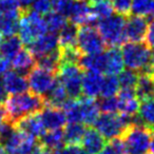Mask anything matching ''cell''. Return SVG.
Here are the masks:
<instances>
[{
  "mask_svg": "<svg viewBox=\"0 0 154 154\" xmlns=\"http://www.w3.org/2000/svg\"><path fill=\"white\" fill-rule=\"evenodd\" d=\"M99 111L103 113H116L117 112V98L116 96L113 97H101L100 100L97 101Z\"/></svg>",
  "mask_w": 154,
  "mask_h": 154,
  "instance_id": "obj_39",
  "label": "cell"
},
{
  "mask_svg": "<svg viewBox=\"0 0 154 154\" xmlns=\"http://www.w3.org/2000/svg\"><path fill=\"white\" fill-rule=\"evenodd\" d=\"M22 49V42L16 35L8 37L5 40L1 41L0 43V56L9 59H11Z\"/></svg>",
  "mask_w": 154,
  "mask_h": 154,
  "instance_id": "obj_32",
  "label": "cell"
},
{
  "mask_svg": "<svg viewBox=\"0 0 154 154\" xmlns=\"http://www.w3.org/2000/svg\"><path fill=\"white\" fill-rule=\"evenodd\" d=\"M68 154H88L86 151L84 150V148L79 147L78 145H71L66 147Z\"/></svg>",
  "mask_w": 154,
  "mask_h": 154,
  "instance_id": "obj_48",
  "label": "cell"
},
{
  "mask_svg": "<svg viewBox=\"0 0 154 154\" xmlns=\"http://www.w3.org/2000/svg\"><path fill=\"white\" fill-rule=\"evenodd\" d=\"M120 51L124 64L129 70L143 73L149 64L151 51L146 43L127 42L122 45Z\"/></svg>",
  "mask_w": 154,
  "mask_h": 154,
  "instance_id": "obj_6",
  "label": "cell"
},
{
  "mask_svg": "<svg viewBox=\"0 0 154 154\" xmlns=\"http://www.w3.org/2000/svg\"><path fill=\"white\" fill-rule=\"evenodd\" d=\"M40 118L45 130H57L66 126V118L62 109L45 106L40 112Z\"/></svg>",
  "mask_w": 154,
  "mask_h": 154,
  "instance_id": "obj_15",
  "label": "cell"
},
{
  "mask_svg": "<svg viewBox=\"0 0 154 154\" xmlns=\"http://www.w3.org/2000/svg\"><path fill=\"white\" fill-rule=\"evenodd\" d=\"M39 143L42 145L45 148L49 150H58L60 148H63V132L62 129L52 130L49 132H45L42 136L39 138Z\"/></svg>",
  "mask_w": 154,
  "mask_h": 154,
  "instance_id": "obj_29",
  "label": "cell"
},
{
  "mask_svg": "<svg viewBox=\"0 0 154 154\" xmlns=\"http://www.w3.org/2000/svg\"><path fill=\"white\" fill-rule=\"evenodd\" d=\"M76 47L82 55L101 53L107 49L105 41L94 26H78Z\"/></svg>",
  "mask_w": 154,
  "mask_h": 154,
  "instance_id": "obj_8",
  "label": "cell"
},
{
  "mask_svg": "<svg viewBox=\"0 0 154 154\" xmlns=\"http://www.w3.org/2000/svg\"><path fill=\"white\" fill-rule=\"evenodd\" d=\"M56 79L57 75L55 73L48 72L38 66H34L26 75L28 86L31 92L41 97L49 92L50 89L55 84Z\"/></svg>",
  "mask_w": 154,
  "mask_h": 154,
  "instance_id": "obj_9",
  "label": "cell"
},
{
  "mask_svg": "<svg viewBox=\"0 0 154 154\" xmlns=\"http://www.w3.org/2000/svg\"><path fill=\"white\" fill-rule=\"evenodd\" d=\"M146 19H147V20H150V21H153V20H154V0H152L151 8H150L149 14L147 15Z\"/></svg>",
  "mask_w": 154,
  "mask_h": 154,
  "instance_id": "obj_51",
  "label": "cell"
},
{
  "mask_svg": "<svg viewBox=\"0 0 154 154\" xmlns=\"http://www.w3.org/2000/svg\"><path fill=\"white\" fill-rule=\"evenodd\" d=\"M134 115L128 116L116 113H103L93 124L94 129L98 131L106 139L120 137L128 127L133 125Z\"/></svg>",
  "mask_w": 154,
  "mask_h": 154,
  "instance_id": "obj_5",
  "label": "cell"
},
{
  "mask_svg": "<svg viewBox=\"0 0 154 154\" xmlns=\"http://www.w3.org/2000/svg\"><path fill=\"white\" fill-rule=\"evenodd\" d=\"M11 66V61L9 59L0 56V76L5 75L7 72H9Z\"/></svg>",
  "mask_w": 154,
  "mask_h": 154,
  "instance_id": "obj_45",
  "label": "cell"
},
{
  "mask_svg": "<svg viewBox=\"0 0 154 154\" xmlns=\"http://www.w3.org/2000/svg\"><path fill=\"white\" fill-rule=\"evenodd\" d=\"M151 5L152 0H131V13L146 18L149 14Z\"/></svg>",
  "mask_w": 154,
  "mask_h": 154,
  "instance_id": "obj_37",
  "label": "cell"
},
{
  "mask_svg": "<svg viewBox=\"0 0 154 154\" xmlns=\"http://www.w3.org/2000/svg\"><path fill=\"white\" fill-rule=\"evenodd\" d=\"M1 41H2V34L0 32V43H1Z\"/></svg>",
  "mask_w": 154,
  "mask_h": 154,
  "instance_id": "obj_56",
  "label": "cell"
},
{
  "mask_svg": "<svg viewBox=\"0 0 154 154\" xmlns=\"http://www.w3.org/2000/svg\"><path fill=\"white\" fill-rule=\"evenodd\" d=\"M30 10L40 16H45L52 12V1L51 0H34L31 5Z\"/></svg>",
  "mask_w": 154,
  "mask_h": 154,
  "instance_id": "obj_40",
  "label": "cell"
},
{
  "mask_svg": "<svg viewBox=\"0 0 154 154\" xmlns=\"http://www.w3.org/2000/svg\"><path fill=\"white\" fill-rule=\"evenodd\" d=\"M134 92L139 101H145L154 97L153 79L143 73H139V77L136 86H135Z\"/></svg>",
  "mask_w": 154,
  "mask_h": 154,
  "instance_id": "obj_28",
  "label": "cell"
},
{
  "mask_svg": "<svg viewBox=\"0 0 154 154\" xmlns=\"http://www.w3.org/2000/svg\"><path fill=\"white\" fill-rule=\"evenodd\" d=\"M2 82L8 93H11L13 95L24 93L29 89L26 77L16 71H9L5 75H2Z\"/></svg>",
  "mask_w": 154,
  "mask_h": 154,
  "instance_id": "obj_20",
  "label": "cell"
},
{
  "mask_svg": "<svg viewBox=\"0 0 154 154\" xmlns=\"http://www.w3.org/2000/svg\"><path fill=\"white\" fill-rule=\"evenodd\" d=\"M108 145L112 149V151L114 152V154H126L125 143L122 141V137H115V138L110 139V143Z\"/></svg>",
  "mask_w": 154,
  "mask_h": 154,
  "instance_id": "obj_43",
  "label": "cell"
},
{
  "mask_svg": "<svg viewBox=\"0 0 154 154\" xmlns=\"http://www.w3.org/2000/svg\"><path fill=\"white\" fill-rule=\"evenodd\" d=\"M5 106L7 120L14 125L24 116L40 112L45 107V103L43 97L32 92H24L8 98Z\"/></svg>",
  "mask_w": 154,
  "mask_h": 154,
  "instance_id": "obj_1",
  "label": "cell"
},
{
  "mask_svg": "<svg viewBox=\"0 0 154 154\" xmlns=\"http://www.w3.org/2000/svg\"><path fill=\"white\" fill-rule=\"evenodd\" d=\"M0 154H10L2 145H0Z\"/></svg>",
  "mask_w": 154,
  "mask_h": 154,
  "instance_id": "obj_54",
  "label": "cell"
},
{
  "mask_svg": "<svg viewBox=\"0 0 154 154\" xmlns=\"http://www.w3.org/2000/svg\"><path fill=\"white\" fill-rule=\"evenodd\" d=\"M13 126L15 129L22 131V132L35 137L36 139H39L45 133V129L41 122L39 112L20 118Z\"/></svg>",
  "mask_w": 154,
  "mask_h": 154,
  "instance_id": "obj_13",
  "label": "cell"
},
{
  "mask_svg": "<svg viewBox=\"0 0 154 154\" xmlns=\"http://www.w3.org/2000/svg\"><path fill=\"white\" fill-rule=\"evenodd\" d=\"M75 1H84V0H75Z\"/></svg>",
  "mask_w": 154,
  "mask_h": 154,
  "instance_id": "obj_58",
  "label": "cell"
},
{
  "mask_svg": "<svg viewBox=\"0 0 154 154\" xmlns=\"http://www.w3.org/2000/svg\"><path fill=\"white\" fill-rule=\"evenodd\" d=\"M153 131L143 125H131L122 137L126 154H147L151 146Z\"/></svg>",
  "mask_w": 154,
  "mask_h": 154,
  "instance_id": "obj_3",
  "label": "cell"
},
{
  "mask_svg": "<svg viewBox=\"0 0 154 154\" xmlns=\"http://www.w3.org/2000/svg\"><path fill=\"white\" fill-rule=\"evenodd\" d=\"M15 1L19 5L21 10H26V9H30L31 5L33 3L34 0H15Z\"/></svg>",
  "mask_w": 154,
  "mask_h": 154,
  "instance_id": "obj_50",
  "label": "cell"
},
{
  "mask_svg": "<svg viewBox=\"0 0 154 154\" xmlns=\"http://www.w3.org/2000/svg\"><path fill=\"white\" fill-rule=\"evenodd\" d=\"M8 91L5 89V85H3L2 78H0V106H5V101L8 100Z\"/></svg>",
  "mask_w": 154,
  "mask_h": 154,
  "instance_id": "obj_47",
  "label": "cell"
},
{
  "mask_svg": "<svg viewBox=\"0 0 154 154\" xmlns=\"http://www.w3.org/2000/svg\"><path fill=\"white\" fill-rule=\"evenodd\" d=\"M86 126L80 122H69L63 127V141L64 145H79L86 132Z\"/></svg>",
  "mask_w": 154,
  "mask_h": 154,
  "instance_id": "obj_26",
  "label": "cell"
},
{
  "mask_svg": "<svg viewBox=\"0 0 154 154\" xmlns=\"http://www.w3.org/2000/svg\"><path fill=\"white\" fill-rule=\"evenodd\" d=\"M78 66L82 71H93V72L105 73V54L103 52L97 54H87L82 55L78 61Z\"/></svg>",
  "mask_w": 154,
  "mask_h": 154,
  "instance_id": "obj_25",
  "label": "cell"
},
{
  "mask_svg": "<svg viewBox=\"0 0 154 154\" xmlns=\"http://www.w3.org/2000/svg\"><path fill=\"white\" fill-rule=\"evenodd\" d=\"M7 119V113H5V109L3 108V106H0V122L1 120Z\"/></svg>",
  "mask_w": 154,
  "mask_h": 154,
  "instance_id": "obj_53",
  "label": "cell"
},
{
  "mask_svg": "<svg viewBox=\"0 0 154 154\" xmlns=\"http://www.w3.org/2000/svg\"><path fill=\"white\" fill-rule=\"evenodd\" d=\"M45 23H47V29L49 33L53 34H58L59 31L66 24L68 20L64 16L60 15L55 12H51L48 15H45Z\"/></svg>",
  "mask_w": 154,
  "mask_h": 154,
  "instance_id": "obj_35",
  "label": "cell"
},
{
  "mask_svg": "<svg viewBox=\"0 0 154 154\" xmlns=\"http://www.w3.org/2000/svg\"><path fill=\"white\" fill-rule=\"evenodd\" d=\"M22 10L14 11L11 13H0V32L7 37L14 36L18 33L19 19Z\"/></svg>",
  "mask_w": 154,
  "mask_h": 154,
  "instance_id": "obj_23",
  "label": "cell"
},
{
  "mask_svg": "<svg viewBox=\"0 0 154 154\" xmlns=\"http://www.w3.org/2000/svg\"><path fill=\"white\" fill-rule=\"evenodd\" d=\"M143 74L148 75L151 78H154V50L151 52V56H150V61L146 70L143 71Z\"/></svg>",
  "mask_w": 154,
  "mask_h": 154,
  "instance_id": "obj_46",
  "label": "cell"
},
{
  "mask_svg": "<svg viewBox=\"0 0 154 154\" xmlns=\"http://www.w3.org/2000/svg\"><path fill=\"white\" fill-rule=\"evenodd\" d=\"M88 2V1H87ZM92 10L93 15L97 19V21L103 18H107L113 14V8L111 5V0H97L88 2Z\"/></svg>",
  "mask_w": 154,
  "mask_h": 154,
  "instance_id": "obj_33",
  "label": "cell"
},
{
  "mask_svg": "<svg viewBox=\"0 0 154 154\" xmlns=\"http://www.w3.org/2000/svg\"><path fill=\"white\" fill-rule=\"evenodd\" d=\"M105 54V74L116 75L124 70V60L119 47H112L103 51Z\"/></svg>",
  "mask_w": 154,
  "mask_h": 154,
  "instance_id": "obj_21",
  "label": "cell"
},
{
  "mask_svg": "<svg viewBox=\"0 0 154 154\" xmlns=\"http://www.w3.org/2000/svg\"><path fill=\"white\" fill-rule=\"evenodd\" d=\"M117 111L119 114L133 116L137 113L139 100L135 95L134 90H119L117 95Z\"/></svg>",
  "mask_w": 154,
  "mask_h": 154,
  "instance_id": "obj_17",
  "label": "cell"
},
{
  "mask_svg": "<svg viewBox=\"0 0 154 154\" xmlns=\"http://www.w3.org/2000/svg\"><path fill=\"white\" fill-rule=\"evenodd\" d=\"M103 76L101 73L93 71H85L82 73V92L86 97L96 98L100 95V89L103 85Z\"/></svg>",
  "mask_w": 154,
  "mask_h": 154,
  "instance_id": "obj_16",
  "label": "cell"
},
{
  "mask_svg": "<svg viewBox=\"0 0 154 154\" xmlns=\"http://www.w3.org/2000/svg\"><path fill=\"white\" fill-rule=\"evenodd\" d=\"M78 26L68 21L57 34L59 47H76Z\"/></svg>",
  "mask_w": 154,
  "mask_h": 154,
  "instance_id": "obj_30",
  "label": "cell"
},
{
  "mask_svg": "<svg viewBox=\"0 0 154 154\" xmlns=\"http://www.w3.org/2000/svg\"><path fill=\"white\" fill-rule=\"evenodd\" d=\"M120 90L119 82L116 75H107L103 77V85L100 89V96L101 97H113L118 94Z\"/></svg>",
  "mask_w": 154,
  "mask_h": 154,
  "instance_id": "obj_34",
  "label": "cell"
},
{
  "mask_svg": "<svg viewBox=\"0 0 154 154\" xmlns=\"http://www.w3.org/2000/svg\"><path fill=\"white\" fill-rule=\"evenodd\" d=\"M145 39H146V45L149 48L154 49V20L150 22V24L148 26Z\"/></svg>",
  "mask_w": 154,
  "mask_h": 154,
  "instance_id": "obj_44",
  "label": "cell"
},
{
  "mask_svg": "<svg viewBox=\"0 0 154 154\" xmlns=\"http://www.w3.org/2000/svg\"><path fill=\"white\" fill-rule=\"evenodd\" d=\"M31 154H53V151H52V150L47 149V148H45L42 145H40L39 141H38V145L36 146V148L33 150Z\"/></svg>",
  "mask_w": 154,
  "mask_h": 154,
  "instance_id": "obj_49",
  "label": "cell"
},
{
  "mask_svg": "<svg viewBox=\"0 0 154 154\" xmlns=\"http://www.w3.org/2000/svg\"><path fill=\"white\" fill-rule=\"evenodd\" d=\"M136 115L143 126L154 132V97L141 101Z\"/></svg>",
  "mask_w": 154,
  "mask_h": 154,
  "instance_id": "obj_27",
  "label": "cell"
},
{
  "mask_svg": "<svg viewBox=\"0 0 154 154\" xmlns=\"http://www.w3.org/2000/svg\"><path fill=\"white\" fill-rule=\"evenodd\" d=\"M148 20L140 16H129L125 24L126 40L130 42H141L145 39L148 29Z\"/></svg>",
  "mask_w": 154,
  "mask_h": 154,
  "instance_id": "obj_11",
  "label": "cell"
},
{
  "mask_svg": "<svg viewBox=\"0 0 154 154\" xmlns=\"http://www.w3.org/2000/svg\"><path fill=\"white\" fill-rule=\"evenodd\" d=\"M147 154H154V153H147Z\"/></svg>",
  "mask_w": 154,
  "mask_h": 154,
  "instance_id": "obj_59",
  "label": "cell"
},
{
  "mask_svg": "<svg viewBox=\"0 0 154 154\" xmlns=\"http://www.w3.org/2000/svg\"><path fill=\"white\" fill-rule=\"evenodd\" d=\"M37 145L38 140L35 137L17 129H14L2 143V146L10 154H31Z\"/></svg>",
  "mask_w": 154,
  "mask_h": 154,
  "instance_id": "obj_10",
  "label": "cell"
},
{
  "mask_svg": "<svg viewBox=\"0 0 154 154\" xmlns=\"http://www.w3.org/2000/svg\"><path fill=\"white\" fill-rule=\"evenodd\" d=\"M36 66L38 68L45 70L48 72L55 73L57 74L58 68L60 64V54H59V47L56 51L49 53L47 55H43L41 57H38L35 59Z\"/></svg>",
  "mask_w": 154,
  "mask_h": 154,
  "instance_id": "obj_31",
  "label": "cell"
},
{
  "mask_svg": "<svg viewBox=\"0 0 154 154\" xmlns=\"http://www.w3.org/2000/svg\"><path fill=\"white\" fill-rule=\"evenodd\" d=\"M82 70L76 63H60L57 71V79L64 87L69 98L82 97Z\"/></svg>",
  "mask_w": 154,
  "mask_h": 154,
  "instance_id": "obj_7",
  "label": "cell"
},
{
  "mask_svg": "<svg viewBox=\"0 0 154 154\" xmlns=\"http://www.w3.org/2000/svg\"><path fill=\"white\" fill-rule=\"evenodd\" d=\"M113 11L124 17H129L131 13V0H111Z\"/></svg>",
  "mask_w": 154,
  "mask_h": 154,
  "instance_id": "obj_41",
  "label": "cell"
},
{
  "mask_svg": "<svg viewBox=\"0 0 154 154\" xmlns=\"http://www.w3.org/2000/svg\"><path fill=\"white\" fill-rule=\"evenodd\" d=\"M43 99H45V106L61 109L62 106L64 105V103L69 99V96L64 87L62 86V84L58 79H56L53 87L43 96Z\"/></svg>",
  "mask_w": 154,
  "mask_h": 154,
  "instance_id": "obj_24",
  "label": "cell"
},
{
  "mask_svg": "<svg viewBox=\"0 0 154 154\" xmlns=\"http://www.w3.org/2000/svg\"><path fill=\"white\" fill-rule=\"evenodd\" d=\"M97 154H114V152L112 151V149L109 147V145L107 143V146H106V147L103 148V149L101 150L100 152H98Z\"/></svg>",
  "mask_w": 154,
  "mask_h": 154,
  "instance_id": "obj_52",
  "label": "cell"
},
{
  "mask_svg": "<svg viewBox=\"0 0 154 154\" xmlns=\"http://www.w3.org/2000/svg\"><path fill=\"white\" fill-rule=\"evenodd\" d=\"M19 39L22 43L30 45L35 40L48 33L47 23L42 16L38 15L30 9L22 10L19 19Z\"/></svg>",
  "mask_w": 154,
  "mask_h": 154,
  "instance_id": "obj_4",
  "label": "cell"
},
{
  "mask_svg": "<svg viewBox=\"0 0 154 154\" xmlns=\"http://www.w3.org/2000/svg\"><path fill=\"white\" fill-rule=\"evenodd\" d=\"M153 79V92H154V78H152Z\"/></svg>",
  "mask_w": 154,
  "mask_h": 154,
  "instance_id": "obj_57",
  "label": "cell"
},
{
  "mask_svg": "<svg viewBox=\"0 0 154 154\" xmlns=\"http://www.w3.org/2000/svg\"><path fill=\"white\" fill-rule=\"evenodd\" d=\"M58 47H59V43H58L57 34L47 33L40 38L35 40L33 43H31L30 45H28V50L36 59L38 57L56 51Z\"/></svg>",
  "mask_w": 154,
  "mask_h": 154,
  "instance_id": "obj_14",
  "label": "cell"
},
{
  "mask_svg": "<svg viewBox=\"0 0 154 154\" xmlns=\"http://www.w3.org/2000/svg\"><path fill=\"white\" fill-rule=\"evenodd\" d=\"M125 24L126 17L118 14H112L109 17L98 20L95 24V28L100 34L106 45L112 48L122 45L127 41L125 35Z\"/></svg>",
  "mask_w": 154,
  "mask_h": 154,
  "instance_id": "obj_2",
  "label": "cell"
},
{
  "mask_svg": "<svg viewBox=\"0 0 154 154\" xmlns=\"http://www.w3.org/2000/svg\"><path fill=\"white\" fill-rule=\"evenodd\" d=\"M82 143L88 154H97L107 146L108 140L94 128H87Z\"/></svg>",
  "mask_w": 154,
  "mask_h": 154,
  "instance_id": "obj_18",
  "label": "cell"
},
{
  "mask_svg": "<svg viewBox=\"0 0 154 154\" xmlns=\"http://www.w3.org/2000/svg\"><path fill=\"white\" fill-rule=\"evenodd\" d=\"M150 150H151L152 153H154V133H153V136H152V140H151V146H150Z\"/></svg>",
  "mask_w": 154,
  "mask_h": 154,
  "instance_id": "obj_55",
  "label": "cell"
},
{
  "mask_svg": "<svg viewBox=\"0 0 154 154\" xmlns=\"http://www.w3.org/2000/svg\"><path fill=\"white\" fill-rule=\"evenodd\" d=\"M21 10L15 0H0V13H11Z\"/></svg>",
  "mask_w": 154,
  "mask_h": 154,
  "instance_id": "obj_42",
  "label": "cell"
},
{
  "mask_svg": "<svg viewBox=\"0 0 154 154\" xmlns=\"http://www.w3.org/2000/svg\"><path fill=\"white\" fill-rule=\"evenodd\" d=\"M51 1L52 11L64 16L66 18L69 17L75 2V0H51Z\"/></svg>",
  "mask_w": 154,
  "mask_h": 154,
  "instance_id": "obj_38",
  "label": "cell"
},
{
  "mask_svg": "<svg viewBox=\"0 0 154 154\" xmlns=\"http://www.w3.org/2000/svg\"><path fill=\"white\" fill-rule=\"evenodd\" d=\"M11 66L15 69L16 72L26 76L36 66V61L35 57L28 49H21L11 59Z\"/></svg>",
  "mask_w": 154,
  "mask_h": 154,
  "instance_id": "obj_22",
  "label": "cell"
},
{
  "mask_svg": "<svg viewBox=\"0 0 154 154\" xmlns=\"http://www.w3.org/2000/svg\"><path fill=\"white\" fill-rule=\"evenodd\" d=\"M139 73L132 70H122L119 73L118 82H119L120 90H134L135 86L138 80Z\"/></svg>",
  "mask_w": 154,
  "mask_h": 154,
  "instance_id": "obj_36",
  "label": "cell"
},
{
  "mask_svg": "<svg viewBox=\"0 0 154 154\" xmlns=\"http://www.w3.org/2000/svg\"><path fill=\"white\" fill-rule=\"evenodd\" d=\"M70 22L76 24L77 26H94L96 24L97 19L93 15L92 10L87 1H75L70 15Z\"/></svg>",
  "mask_w": 154,
  "mask_h": 154,
  "instance_id": "obj_12",
  "label": "cell"
},
{
  "mask_svg": "<svg viewBox=\"0 0 154 154\" xmlns=\"http://www.w3.org/2000/svg\"><path fill=\"white\" fill-rule=\"evenodd\" d=\"M78 103H79L82 124H84L85 126L93 125L99 116V108L97 101L95 100V98L84 96L78 98Z\"/></svg>",
  "mask_w": 154,
  "mask_h": 154,
  "instance_id": "obj_19",
  "label": "cell"
}]
</instances>
